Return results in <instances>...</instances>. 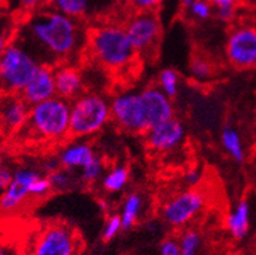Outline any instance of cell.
<instances>
[{
  "instance_id": "1",
  "label": "cell",
  "mask_w": 256,
  "mask_h": 255,
  "mask_svg": "<svg viewBox=\"0 0 256 255\" xmlns=\"http://www.w3.org/2000/svg\"><path fill=\"white\" fill-rule=\"evenodd\" d=\"M16 42L43 65H60L74 56L88 43L77 19L55 10L43 11L25 24Z\"/></svg>"
},
{
  "instance_id": "2",
  "label": "cell",
  "mask_w": 256,
  "mask_h": 255,
  "mask_svg": "<svg viewBox=\"0 0 256 255\" xmlns=\"http://www.w3.org/2000/svg\"><path fill=\"white\" fill-rule=\"evenodd\" d=\"M88 46L92 58L110 71H122L133 65L136 52L126 30L118 25H102L88 36Z\"/></svg>"
},
{
  "instance_id": "3",
  "label": "cell",
  "mask_w": 256,
  "mask_h": 255,
  "mask_svg": "<svg viewBox=\"0 0 256 255\" xmlns=\"http://www.w3.org/2000/svg\"><path fill=\"white\" fill-rule=\"evenodd\" d=\"M70 103L60 97H54L30 106L29 119L22 129L32 138L60 141L69 136Z\"/></svg>"
},
{
  "instance_id": "4",
  "label": "cell",
  "mask_w": 256,
  "mask_h": 255,
  "mask_svg": "<svg viewBox=\"0 0 256 255\" xmlns=\"http://www.w3.org/2000/svg\"><path fill=\"white\" fill-rule=\"evenodd\" d=\"M39 62L18 42H10L0 55V94L18 95L39 68Z\"/></svg>"
},
{
  "instance_id": "5",
  "label": "cell",
  "mask_w": 256,
  "mask_h": 255,
  "mask_svg": "<svg viewBox=\"0 0 256 255\" xmlns=\"http://www.w3.org/2000/svg\"><path fill=\"white\" fill-rule=\"evenodd\" d=\"M110 120V102L96 93H82L70 103L69 136L86 138L100 132Z\"/></svg>"
},
{
  "instance_id": "6",
  "label": "cell",
  "mask_w": 256,
  "mask_h": 255,
  "mask_svg": "<svg viewBox=\"0 0 256 255\" xmlns=\"http://www.w3.org/2000/svg\"><path fill=\"white\" fill-rule=\"evenodd\" d=\"M84 242L77 229L66 223L46 224L32 237L26 255H81Z\"/></svg>"
},
{
  "instance_id": "7",
  "label": "cell",
  "mask_w": 256,
  "mask_h": 255,
  "mask_svg": "<svg viewBox=\"0 0 256 255\" xmlns=\"http://www.w3.org/2000/svg\"><path fill=\"white\" fill-rule=\"evenodd\" d=\"M110 120L120 129L144 134L151 128L140 91H124L110 100Z\"/></svg>"
},
{
  "instance_id": "8",
  "label": "cell",
  "mask_w": 256,
  "mask_h": 255,
  "mask_svg": "<svg viewBox=\"0 0 256 255\" xmlns=\"http://www.w3.org/2000/svg\"><path fill=\"white\" fill-rule=\"evenodd\" d=\"M207 202L200 189L190 187L172 197L162 208V217L166 225L180 229L188 225L203 211Z\"/></svg>"
},
{
  "instance_id": "9",
  "label": "cell",
  "mask_w": 256,
  "mask_h": 255,
  "mask_svg": "<svg viewBox=\"0 0 256 255\" xmlns=\"http://www.w3.org/2000/svg\"><path fill=\"white\" fill-rule=\"evenodd\" d=\"M125 30L136 55L150 56L155 54L162 36V25L154 11L134 15L128 21Z\"/></svg>"
},
{
  "instance_id": "10",
  "label": "cell",
  "mask_w": 256,
  "mask_h": 255,
  "mask_svg": "<svg viewBox=\"0 0 256 255\" xmlns=\"http://www.w3.org/2000/svg\"><path fill=\"white\" fill-rule=\"evenodd\" d=\"M228 62L237 69L256 68V26L250 24L236 26L225 43Z\"/></svg>"
},
{
  "instance_id": "11",
  "label": "cell",
  "mask_w": 256,
  "mask_h": 255,
  "mask_svg": "<svg viewBox=\"0 0 256 255\" xmlns=\"http://www.w3.org/2000/svg\"><path fill=\"white\" fill-rule=\"evenodd\" d=\"M185 126L176 117L154 125L144 133L150 150L156 152H169L177 149L185 139Z\"/></svg>"
},
{
  "instance_id": "12",
  "label": "cell",
  "mask_w": 256,
  "mask_h": 255,
  "mask_svg": "<svg viewBox=\"0 0 256 255\" xmlns=\"http://www.w3.org/2000/svg\"><path fill=\"white\" fill-rule=\"evenodd\" d=\"M42 174L32 168H18L13 172L10 186L0 195V210L10 212L17 210L30 197L32 182Z\"/></svg>"
},
{
  "instance_id": "13",
  "label": "cell",
  "mask_w": 256,
  "mask_h": 255,
  "mask_svg": "<svg viewBox=\"0 0 256 255\" xmlns=\"http://www.w3.org/2000/svg\"><path fill=\"white\" fill-rule=\"evenodd\" d=\"M29 106L40 103L50 98L56 97L55 75L54 68L50 65H39L38 71L32 76L30 82L20 94Z\"/></svg>"
},
{
  "instance_id": "14",
  "label": "cell",
  "mask_w": 256,
  "mask_h": 255,
  "mask_svg": "<svg viewBox=\"0 0 256 255\" xmlns=\"http://www.w3.org/2000/svg\"><path fill=\"white\" fill-rule=\"evenodd\" d=\"M140 95L143 98L144 106L147 110L150 125H154L166 121L174 117V104L173 99L166 97L158 86H148L140 90Z\"/></svg>"
},
{
  "instance_id": "15",
  "label": "cell",
  "mask_w": 256,
  "mask_h": 255,
  "mask_svg": "<svg viewBox=\"0 0 256 255\" xmlns=\"http://www.w3.org/2000/svg\"><path fill=\"white\" fill-rule=\"evenodd\" d=\"M54 75H55L56 95L58 97L66 100H73L84 93V76L76 67L64 63L54 69Z\"/></svg>"
},
{
  "instance_id": "16",
  "label": "cell",
  "mask_w": 256,
  "mask_h": 255,
  "mask_svg": "<svg viewBox=\"0 0 256 255\" xmlns=\"http://www.w3.org/2000/svg\"><path fill=\"white\" fill-rule=\"evenodd\" d=\"M0 106V120L8 130H21L28 123L30 106L17 95H6Z\"/></svg>"
},
{
  "instance_id": "17",
  "label": "cell",
  "mask_w": 256,
  "mask_h": 255,
  "mask_svg": "<svg viewBox=\"0 0 256 255\" xmlns=\"http://www.w3.org/2000/svg\"><path fill=\"white\" fill-rule=\"evenodd\" d=\"M95 151L92 146L86 141H74V142L68 143L62 147V150L58 152V162L60 165L66 169L74 172L76 169L81 171L84 167L95 158Z\"/></svg>"
},
{
  "instance_id": "18",
  "label": "cell",
  "mask_w": 256,
  "mask_h": 255,
  "mask_svg": "<svg viewBox=\"0 0 256 255\" xmlns=\"http://www.w3.org/2000/svg\"><path fill=\"white\" fill-rule=\"evenodd\" d=\"M251 223V206L247 199H240L236 206L229 211L225 219V226L228 232L236 239H242L247 236L250 230Z\"/></svg>"
},
{
  "instance_id": "19",
  "label": "cell",
  "mask_w": 256,
  "mask_h": 255,
  "mask_svg": "<svg viewBox=\"0 0 256 255\" xmlns=\"http://www.w3.org/2000/svg\"><path fill=\"white\" fill-rule=\"evenodd\" d=\"M221 145L233 160L242 163L246 159V149L240 132L233 126H225L221 132Z\"/></svg>"
},
{
  "instance_id": "20",
  "label": "cell",
  "mask_w": 256,
  "mask_h": 255,
  "mask_svg": "<svg viewBox=\"0 0 256 255\" xmlns=\"http://www.w3.org/2000/svg\"><path fill=\"white\" fill-rule=\"evenodd\" d=\"M143 208V198L138 193H130L124 200L121 212L118 213L122 223V229H132L136 224Z\"/></svg>"
},
{
  "instance_id": "21",
  "label": "cell",
  "mask_w": 256,
  "mask_h": 255,
  "mask_svg": "<svg viewBox=\"0 0 256 255\" xmlns=\"http://www.w3.org/2000/svg\"><path fill=\"white\" fill-rule=\"evenodd\" d=\"M129 177L130 172L126 165H116L102 176V186L110 194L120 193L126 187Z\"/></svg>"
},
{
  "instance_id": "22",
  "label": "cell",
  "mask_w": 256,
  "mask_h": 255,
  "mask_svg": "<svg viewBox=\"0 0 256 255\" xmlns=\"http://www.w3.org/2000/svg\"><path fill=\"white\" fill-rule=\"evenodd\" d=\"M52 10L73 19L84 16L88 11V0H50Z\"/></svg>"
},
{
  "instance_id": "23",
  "label": "cell",
  "mask_w": 256,
  "mask_h": 255,
  "mask_svg": "<svg viewBox=\"0 0 256 255\" xmlns=\"http://www.w3.org/2000/svg\"><path fill=\"white\" fill-rule=\"evenodd\" d=\"M158 87L166 97L174 99L180 91V75L174 69H162L158 77Z\"/></svg>"
},
{
  "instance_id": "24",
  "label": "cell",
  "mask_w": 256,
  "mask_h": 255,
  "mask_svg": "<svg viewBox=\"0 0 256 255\" xmlns=\"http://www.w3.org/2000/svg\"><path fill=\"white\" fill-rule=\"evenodd\" d=\"M181 254L198 255L202 247V236L198 230L186 229L180 234L178 238Z\"/></svg>"
},
{
  "instance_id": "25",
  "label": "cell",
  "mask_w": 256,
  "mask_h": 255,
  "mask_svg": "<svg viewBox=\"0 0 256 255\" xmlns=\"http://www.w3.org/2000/svg\"><path fill=\"white\" fill-rule=\"evenodd\" d=\"M50 182H51L52 190L55 191H65L69 190L73 185H74V176H73V171L66 169L64 167H58L55 171L50 172L47 174Z\"/></svg>"
},
{
  "instance_id": "26",
  "label": "cell",
  "mask_w": 256,
  "mask_h": 255,
  "mask_svg": "<svg viewBox=\"0 0 256 255\" xmlns=\"http://www.w3.org/2000/svg\"><path fill=\"white\" fill-rule=\"evenodd\" d=\"M188 69L192 77L199 82L207 81L214 75V67L203 56H194L188 65Z\"/></svg>"
},
{
  "instance_id": "27",
  "label": "cell",
  "mask_w": 256,
  "mask_h": 255,
  "mask_svg": "<svg viewBox=\"0 0 256 255\" xmlns=\"http://www.w3.org/2000/svg\"><path fill=\"white\" fill-rule=\"evenodd\" d=\"M104 172V163L103 159L99 158L98 155H95V158L88 163L86 167L80 171L81 173V180L86 184H92L95 181H98L99 178L103 176Z\"/></svg>"
},
{
  "instance_id": "28",
  "label": "cell",
  "mask_w": 256,
  "mask_h": 255,
  "mask_svg": "<svg viewBox=\"0 0 256 255\" xmlns=\"http://www.w3.org/2000/svg\"><path fill=\"white\" fill-rule=\"evenodd\" d=\"M122 230V223H121V217L118 213L114 215H110L106 220L103 226V232H102V237L106 242H110Z\"/></svg>"
},
{
  "instance_id": "29",
  "label": "cell",
  "mask_w": 256,
  "mask_h": 255,
  "mask_svg": "<svg viewBox=\"0 0 256 255\" xmlns=\"http://www.w3.org/2000/svg\"><path fill=\"white\" fill-rule=\"evenodd\" d=\"M188 15L195 20L199 21H204L210 19L212 15V6L210 4L208 0H194L192 4L188 7Z\"/></svg>"
},
{
  "instance_id": "30",
  "label": "cell",
  "mask_w": 256,
  "mask_h": 255,
  "mask_svg": "<svg viewBox=\"0 0 256 255\" xmlns=\"http://www.w3.org/2000/svg\"><path fill=\"white\" fill-rule=\"evenodd\" d=\"M52 191L51 182H50L48 177L47 176H39L32 185V189H30V197L36 198H43L46 195H48Z\"/></svg>"
},
{
  "instance_id": "31",
  "label": "cell",
  "mask_w": 256,
  "mask_h": 255,
  "mask_svg": "<svg viewBox=\"0 0 256 255\" xmlns=\"http://www.w3.org/2000/svg\"><path fill=\"white\" fill-rule=\"evenodd\" d=\"M159 255H181L178 239L174 237H168L164 239L160 245Z\"/></svg>"
},
{
  "instance_id": "32",
  "label": "cell",
  "mask_w": 256,
  "mask_h": 255,
  "mask_svg": "<svg viewBox=\"0 0 256 255\" xmlns=\"http://www.w3.org/2000/svg\"><path fill=\"white\" fill-rule=\"evenodd\" d=\"M130 3L138 12H147L155 11L162 3V0H130Z\"/></svg>"
},
{
  "instance_id": "33",
  "label": "cell",
  "mask_w": 256,
  "mask_h": 255,
  "mask_svg": "<svg viewBox=\"0 0 256 255\" xmlns=\"http://www.w3.org/2000/svg\"><path fill=\"white\" fill-rule=\"evenodd\" d=\"M203 180V173L199 171L198 168L188 169L185 174H184V182L188 185V187H196Z\"/></svg>"
},
{
  "instance_id": "34",
  "label": "cell",
  "mask_w": 256,
  "mask_h": 255,
  "mask_svg": "<svg viewBox=\"0 0 256 255\" xmlns=\"http://www.w3.org/2000/svg\"><path fill=\"white\" fill-rule=\"evenodd\" d=\"M13 172L10 167L6 164H0V195L6 191V189L10 186V181L13 178Z\"/></svg>"
},
{
  "instance_id": "35",
  "label": "cell",
  "mask_w": 256,
  "mask_h": 255,
  "mask_svg": "<svg viewBox=\"0 0 256 255\" xmlns=\"http://www.w3.org/2000/svg\"><path fill=\"white\" fill-rule=\"evenodd\" d=\"M236 15V7H224V8H218L216 10V16L218 20L224 21V23H229L234 19Z\"/></svg>"
},
{
  "instance_id": "36",
  "label": "cell",
  "mask_w": 256,
  "mask_h": 255,
  "mask_svg": "<svg viewBox=\"0 0 256 255\" xmlns=\"http://www.w3.org/2000/svg\"><path fill=\"white\" fill-rule=\"evenodd\" d=\"M212 7H214L216 10L218 8H224V7H236L240 3V0H208Z\"/></svg>"
},
{
  "instance_id": "37",
  "label": "cell",
  "mask_w": 256,
  "mask_h": 255,
  "mask_svg": "<svg viewBox=\"0 0 256 255\" xmlns=\"http://www.w3.org/2000/svg\"><path fill=\"white\" fill-rule=\"evenodd\" d=\"M60 167V162H58V159H48L47 162L44 163V171L47 172V174L50 173V172L55 171L56 168H58Z\"/></svg>"
},
{
  "instance_id": "38",
  "label": "cell",
  "mask_w": 256,
  "mask_h": 255,
  "mask_svg": "<svg viewBox=\"0 0 256 255\" xmlns=\"http://www.w3.org/2000/svg\"><path fill=\"white\" fill-rule=\"evenodd\" d=\"M0 255H20V252L16 246L3 245L0 247Z\"/></svg>"
},
{
  "instance_id": "39",
  "label": "cell",
  "mask_w": 256,
  "mask_h": 255,
  "mask_svg": "<svg viewBox=\"0 0 256 255\" xmlns=\"http://www.w3.org/2000/svg\"><path fill=\"white\" fill-rule=\"evenodd\" d=\"M42 2L43 0H21V4H22L25 8H36V7H38Z\"/></svg>"
},
{
  "instance_id": "40",
  "label": "cell",
  "mask_w": 256,
  "mask_h": 255,
  "mask_svg": "<svg viewBox=\"0 0 256 255\" xmlns=\"http://www.w3.org/2000/svg\"><path fill=\"white\" fill-rule=\"evenodd\" d=\"M8 45H10L8 39L6 38V36H4V34H2V33H0V55L3 54L4 50L6 49V46Z\"/></svg>"
},
{
  "instance_id": "41",
  "label": "cell",
  "mask_w": 256,
  "mask_h": 255,
  "mask_svg": "<svg viewBox=\"0 0 256 255\" xmlns=\"http://www.w3.org/2000/svg\"><path fill=\"white\" fill-rule=\"evenodd\" d=\"M192 2H194V0H181L182 7H184L185 10H188V7H190V6H192Z\"/></svg>"
},
{
  "instance_id": "42",
  "label": "cell",
  "mask_w": 256,
  "mask_h": 255,
  "mask_svg": "<svg viewBox=\"0 0 256 255\" xmlns=\"http://www.w3.org/2000/svg\"><path fill=\"white\" fill-rule=\"evenodd\" d=\"M4 245V234H3V230L0 229V247Z\"/></svg>"
},
{
  "instance_id": "43",
  "label": "cell",
  "mask_w": 256,
  "mask_h": 255,
  "mask_svg": "<svg viewBox=\"0 0 256 255\" xmlns=\"http://www.w3.org/2000/svg\"><path fill=\"white\" fill-rule=\"evenodd\" d=\"M247 2H248V3H251V4H256V0H247Z\"/></svg>"
},
{
  "instance_id": "44",
  "label": "cell",
  "mask_w": 256,
  "mask_h": 255,
  "mask_svg": "<svg viewBox=\"0 0 256 255\" xmlns=\"http://www.w3.org/2000/svg\"><path fill=\"white\" fill-rule=\"evenodd\" d=\"M4 2H6V0H0V3H4Z\"/></svg>"
},
{
  "instance_id": "45",
  "label": "cell",
  "mask_w": 256,
  "mask_h": 255,
  "mask_svg": "<svg viewBox=\"0 0 256 255\" xmlns=\"http://www.w3.org/2000/svg\"><path fill=\"white\" fill-rule=\"evenodd\" d=\"M181 255H185V254H181Z\"/></svg>"
}]
</instances>
